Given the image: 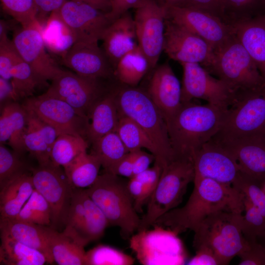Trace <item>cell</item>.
I'll list each match as a JSON object with an SVG mask.
<instances>
[{
    "label": "cell",
    "mask_w": 265,
    "mask_h": 265,
    "mask_svg": "<svg viewBox=\"0 0 265 265\" xmlns=\"http://www.w3.org/2000/svg\"><path fill=\"white\" fill-rule=\"evenodd\" d=\"M218 132L231 137L265 135V83L233 92Z\"/></svg>",
    "instance_id": "cell-8"
},
{
    "label": "cell",
    "mask_w": 265,
    "mask_h": 265,
    "mask_svg": "<svg viewBox=\"0 0 265 265\" xmlns=\"http://www.w3.org/2000/svg\"><path fill=\"white\" fill-rule=\"evenodd\" d=\"M38 21L27 27L18 26L12 41L22 58L43 80H53L62 70L46 51Z\"/></svg>",
    "instance_id": "cell-15"
},
{
    "label": "cell",
    "mask_w": 265,
    "mask_h": 265,
    "mask_svg": "<svg viewBox=\"0 0 265 265\" xmlns=\"http://www.w3.org/2000/svg\"><path fill=\"white\" fill-rule=\"evenodd\" d=\"M180 64L183 70L182 104L200 99L208 104L228 108L232 102L233 92L223 81L213 77L199 63Z\"/></svg>",
    "instance_id": "cell-12"
},
{
    "label": "cell",
    "mask_w": 265,
    "mask_h": 265,
    "mask_svg": "<svg viewBox=\"0 0 265 265\" xmlns=\"http://www.w3.org/2000/svg\"><path fill=\"white\" fill-rule=\"evenodd\" d=\"M165 5L166 18L203 39L213 50L234 36L232 26L216 15L193 7Z\"/></svg>",
    "instance_id": "cell-14"
},
{
    "label": "cell",
    "mask_w": 265,
    "mask_h": 265,
    "mask_svg": "<svg viewBox=\"0 0 265 265\" xmlns=\"http://www.w3.org/2000/svg\"><path fill=\"white\" fill-rule=\"evenodd\" d=\"M194 177L212 179L232 186L240 172L233 155L214 138L205 144L193 158Z\"/></svg>",
    "instance_id": "cell-17"
},
{
    "label": "cell",
    "mask_w": 265,
    "mask_h": 265,
    "mask_svg": "<svg viewBox=\"0 0 265 265\" xmlns=\"http://www.w3.org/2000/svg\"><path fill=\"white\" fill-rule=\"evenodd\" d=\"M235 158L240 171L265 184V135L231 137L218 132L213 137Z\"/></svg>",
    "instance_id": "cell-19"
},
{
    "label": "cell",
    "mask_w": 265,
    "mask_h": 265,
    "mask_svg": "<svg viewBox=\"0 0 265 265\" xmlns=\"http://www.w3.org/2000/svg\"><path fill=\"white\" fill-rule=\"evenodd\" d=\"M264 3H265V0H264ZM263 15L265 17V13L263 14Z\"/></svg>",
    "instance_id": "cell-63"
},
{
    "label": "cell",
    "mask_w": 265,
    "mask_h": 265,
    "mask_svg": "<svg viewBox=\"0 0 265 265\" xmlns=\"http://www.w3.org/2000/svg\"><path fill=\"white\" fill-rule=\"evenodd\" d=\"M163 51L180 63H198L204 66L210 61L213 50L203 39L166 18Z\"/></svg>",
    "instance_id": "cell-16"
},
{
    "label": "cell",
    "mask_w": 265,
    "mask_h": 265,
    "mask_svg": "<svg viewBox=\"0 0 265 265\" xmlns=\"http://www.w3.org/2000/svg\"><path fill=\"white\" fill-rule=\"evenodd\" d=\"M0 234L42 253L48 263L54 262L41 225L16 218L0 217Z\"/></svg>",
    "instance_id": "cell-26"
},
{
    "label": "cell",
    "mask_w": 265,
    "mask_h": 265,
    "mask_svg": "<svg viewBox=\"0 0 265 265\" xmlns=\"http://www.w3.org/2000/svg\"><path fill=\"white\" fill-rule=\"evenodd\" d=\"M243 204L241 217L242 233L246 240L254 241L257 236L265 230V217L250 204L244 201Z\"/></svg>",
    "instance_id": "cell-44"
},
{
    "label": "cell",
    "mask_w": 265,
    "mask_h": 265,
    "mask_svg": "<svg viewBox=\"0 0 265 265\" xmlns=\"http://www.w3.org/2000/svg\"><path fill=\"white\" fill-rule=\"evenodd\" d=\"M11 100L15 102L11 82H9V80L0 77V105L9 103L11 102L10 101Z\"/></svg>",
    "instance_id": "cell-57"
},
{
    "label": "cell",
    "mask_w": 265,
    "mask_h": 265,
    "mask_svg": "<svg viewBox=\"0 0 265 265\" xmlns=\"http://www.w3.org/2000/svg\"><path fill=\"white\" fill-rule=\"evenodd\" d=\"M11 76L15 102L32 97L36 88L47 84L22 57L12 69Z\"/></svg>",
    "instance_id": "cell-35"
},
{
    "label": "cell",
    "mask_w": 265,
    "mask_h": 265,
    "mask_svg": "<svg viewBox=\"0 0 265 265\" xmlns=\"http://www.w3.org/2000/svg\"><path fill=\"white\" fill-rule=\"evenodd\" d=\"M149 70L148 60L138 46L120 59L114 69V75L121 83L134 87Z\"/></svg>",
    "instance_id": "cell-33"
},
{
    "label": "cell",
    "mask_w": 265,
    "mask_h": 265,
    "mask_svg": "<svg viewBox=\"0 0 265 265\" xmlns=\"http://www.w3.org/2000/svg\"><path fill=\"white\" fill-rule=\"evenodd\" d=\"M195 251V256L189 260L188 265H218L215 257L210 251L204 249H199Z\"/></svg>",
    "instance_id": "cell-56"
},
{
    "label": "cell",
    "mask_w": 265,
    "mask_h": 265,
    "mask_svg": "<svg viewBox=\"0 0 265 265\" xmlns=\"http://www.w3.org/2000/svg\"><path fill=\"white\" fill-rule=\"evenodd\" d=\"M166 7L154 0H142L133 16L138 46L154 69L163 51Z\"/></svg>",
    "instance_id": "cell-10"
},
{
    "label": "cell",
    "mask_w": 265,
    "mask_h": 265,
    "mask_svg": "<svg viewBox=\"0 0 265 265\" xmlns=\"http://www.w3.org/2000/svg\"><path fill=\"white\" fill-rule=\"evenodd\" d=\"M81 195L85 210L81 236L90 242L98 239L104 235L109 223L102 211L84 189H81Z\"/></svg>",
    "instance_id": "cell-37"
},
{
    "label": "cell",
    "mask_w": 265,
    "mask_h": 265,
    "mask_svg": "<svg viewBox=\"0 0 265 265\" xmlns=\"http://www.w3.org/2000/svg\"><path fill=\"white\" fill-rule=\"evenodd\" d=\"M26 110L27 127L24 143L26 151L36 159L39 165L46 164L51 161L50 156L53 145L60 133L32 112Z\"/></svg>",
    "instance_id": "cell-25"
},
{
    "label": "cell",
    "mask_w": 265,
    "mask_h": 265,
    "mask_svg": "<svg viewBox=\"0 0 265 265\" xmlns=\"http://www.w3.org/2000/svg\"><path fill=\"white\" fill-rule=\"evenodd\" d=\"M154 160H155V157L152 153L142 150L135 151L133 176L148 169Z\"/></svg>",
    "instance_id": "cell-54"
},
{
    "label": "cell",
    "mask_w": 265,
    "mask_h": 265,
    "mask_svg": "<svg viewBox=\"0 0 265 265\" xmlns=\"http://www.w3.org/2000/svg\"><path fill=\"white\" fill-rule=\"evenodd\" d=\"M18 154L15 152H11L0 144V188L11 180L26 172V165Z\"/></svg>",
    "instance_id": "cell-43"
},
{
    "label": "cell",
    "mask_w": 265,
    "mask_h": 265,
    "mask_svg": "<svg viewBox=\"0 0 265 265\" xmlns=\"http://www.w3.org/2000/svg\"><path fill=\"white\" fill-rule=\"evenodd\" d=\"M193 160L175 157L162 168L159 183L150 197L137 231L147 230L161 216L182 202L188 184L193 182Z\"/></svg>",
    "instance_id": "cell-6"
},
{
    "label": "cell",
    "mask_w": 265,
    "mask_h": 265,
    "mask_svg": "<svg viewBox=\"0 0 265 265\" xmlns=\"http://www.w3.org/2000/svg\"><path fill=\"white\" fill-rule=\"evenodd\" d=\"M41 25L46 49L62 58L76 39L73 32L61 16L59 10L51 13L45 23Z\"/></svg>",
    "instance_id": "cell-30"
},
{
    "label": "cell",
    "mask_w": 265,
    "mask_h": 265,
    "mask_svg": "<svg viewBox=\"0 0 265 265\" xmlns=\"http://www.w3.org/2000/svg\"><path fill=\"white\" fill-rule=\"evenodd\" d=\"M257 2V0H221L220 17L229 24L251 17L249 12Z\"/></svg>",
    "instance_id": "cell-45"
},
{
    "label": "cell",
    "mask_w": 265,
    "mask_h": 265,
    "mask_svg": "<svg viewBox=\"0 0 265 265\" xmlns=\"http://www.w3.org/2000/svg\"><path fill=\"white\" fill-rule=\"evenodd\" d=\"M115 132L129 152L145 148L153 154L155 159L157 151L147 135L140 127L130 118L120 114Z\"/></svg>",
    "instance_id": "cell-36"
},
{
    "label": "cell",
    "mask_w": 265,
    "mask_h": 265,
    "mask_svg": "<svg viewBox=\"0 0 265 265\" xmlns=\"http://www.w3.org/2000/svg\"><path fill=\"white\" fill-rule=\"evenodd\" d=\"M22 105L60 134H69L85 139L87 137L88 118L61 100L45 93L25 99Z\"/></svg>",
    "instance_id": "cell-11"
},
{
    "label": "cell",
    "mask_w": 265,
    "mask_h": 265,
    "mask_svg": "<svg viewBox=\"0 0 265 265\" xmlns=\"http://www.w3.org/2000/svg\"><path fill=\"white\" fill-rule=\"evenodd\" d=\"M226 109L208 103H183L166 124L175 157L193 160L197 152L221 129Z\"/></svg>",
    "instance_id": "cell-2"
},
{
    "label": "cell",
    "mask_w": 265,
    "mask_h": 265,
    "mask_svg": "<svg viewBox=\"0 0 265 265\" xmlns=\"http://www.w3.org/2000/svg\"><path fill=\"white\" fill-rule=\"evenodd\" d=\"M81 189L74 188L65 226L74 230L80 237L85 214L81 195Z\"/></svg>",
    "instance_id": "cell-46"
},
{
    "label": "cell",
    "mask_w": 265,
    "mask_h": 265,
    "mask_svg": "<svg viewBox=\"0 0 265 265\" xmlns=\"http://www.w3.org/2000/svg\"><path fill=\"white\" fill-rule=\"evenodd\" d=\"M27 127V113L16 102L5 105L0 116V144L8 141L14 151L21 154L26 151L24 137Z\"/></svg>",
    "instance_id": "cell-28"
},
{
    "label": "cell",
    "mask_w": 265,
    "mask_h": 265,
    "mask_svg": "<svg viewBox=\"0 0 265 265\" xmlns=\"http://www.w3.org/2000/svg\"><path fill=\"white\" fill-rule=\"evenodd\" d=\"M21 57L12 40L0 41V77L11 80V71Z\"/></svg>",
    "instance_id": "cell-47"
},
{
    "label": "cell",
    "mask_w": 265,
    "mask_h": 265,
    "mask_svg": "<svg viewBox=\"0 0 265 265\" xmlns=\"http://www.w3.org/2000/svg\"><path fill=\"white\" fill-rule=\"evenodd\" d=\"M203 67L223 81L233 92L265 83L254 60L234 34L213 50L210 61Z\"/></svg>",
    "instance_id": "cell-7"
},
{
    "label": "cell",
    "mask_w": 265,
    "mask_h": 265,
    "mask_svg": "<svg viewBox=\"0 0 265 265\" xmlns=\"http://www.w3.org/2000/svg\"><path fill=\"white\" fill-rule=\"evenodd\" d=\"M162 170V166L155 161L152 167L133 176L143 185L148 201L159 183Z\"/></svg>",
    "instance_id": "cell-49"
},
{
    "label": "cell",
    "mask_w": 265,
    "mask_h": 265,
    "mask_svg": "<svg viewBox=\"0 0 265 265\" xmlns=\"http://www.w3.org/2000/svg\"><path fill=\"white\" fill-rule=\"evenodd\" d=\"M19 24L15 20L0 21V41L8 38L7 34L11 30H14L18 26L17 24Z\"/></svg>",
    "instance_id": "cell-58"
},
{
    "label": "cell",
    "mask_w": 265,
    "mask_h": 265,
    "mask_svg": "<svg viewBox=\"0 0 265 265\" xmlns=\"http://www.w3.org/2000/svg\"><path fill=\"white\" fill-rule=\"evenodd\" d=\"M165 3L178 6H189L188 0H164Z\"/></svg>",
    "instance_id": "cell-60"
},
{
    "label": "cell",
    "mask_w": 265,
    "mask_h": 265,
    "mask_svg": "<svg viewBox=\"0 0 265 265\" xmlns=\"http://www.w3.org/2000/svg\"><path fill=\"white\" fill-rule=\"evenodd\" d=\"M119 113L136 123L147 135L157 151L156 161L162 167L175 158L167 125L148 92L126 86L115 91Z\"/></svg>",
    "instance_id": "cell-3"
},
{
    "label": "cell",
    "mask_w": 265,
    "mask_h": 265,
    "mask_svg": "<svg viewBox=\"0 0 265 265\" xmlns=\"http://www.w3.org/2000/svg\"><path fill=\"white\" fill-rule=\"evenodd\" d=\"M221 0H188L189 6L193 7L220 17Z\"/></svg>",
    "instance_id": "cell-55"
},
{
    "label": "cell",
    "mask_w": 265,
    "mask_h": 265,
    "mask_svg": "<svg viewBox=\"0 0 265 265\" xmlns=\"http://www.w3.org/2000/svg\"><path fill=\"white\" fill-rule=\"evenodd\" d=\"M232 187L241 194L243 201L254 206L265 217V192L259 182L240 171Z\"/></svg>",
    "instance_id": "cell-40"
},
{
    "label": "cell",
    "mask_w": 265,
    "mask_h": 265,
    "mask_svg": "<svg viewBox=\"0 0 265 265\" xmlns=\"http://www.w3.org/2000/svg\"><path fill=\"white\" fill-rule=\"evenodd\" d=\"M87 3L106 13L111 9L110 0H77Z\"/></svg>",
    "instance_id": "cell-59"
},
{
    "label": "cell",
    "mask_w": 265,
    "mask_h": 265,
    "mask_svg": "<svg viewBox=\"0 0 265 265\" xmlns=\"http://www.w3.org/2000/svg\"><path fill=\"white\" fill-rule=\"evenodd\" d=\"M61 61L84 77L101 80L114 76V69L98 42H75L61 58Z\"/></svg>",
    "instance_id": "cell-20"
},
{
    "label": "cell",
    "mask_w": 265,
    "mask_h": 265,
    "mask_svg": "<svg viewBox=\"0 0 265 265\" xmlns=\"http://www.w3.org/2000/svg\"><path fill=\"white\" fill-rule=\"evenodd\" d=\"M38 11L37 20L41 25L45 23L46 16L59 10L66 0H34Z\"/></svg>",
    "instance_id": "cell-51"
},
{
    "label": "cell",
    "mask_w": 265,
    "mask_h": 265,
    "mask_svg": "<svg viewBox=\"0 0 265 265\" xmlns=\"http://www.w3.org/2000/svg\"><path fill=\"white\" fill-rule=\"evenodd\" d=\"M16 218L27 222L50 226L52 212L44 197L35 189Z\"/></svg>",
    "instance_id": "cell-39"
},
{
    "label": "cell",
    "mask_w": 265,
    "mask_h": 265,
    "mask_svg": "<svg viewBox=\"0 0 265 265\" xmlns=\"http://www.w3.org/2000/svg\"><path fill=\"white\" fill-rule=\"evenodd\" d=\"M127 186L128 191L133 201L136 211L137 213L142 212L143 205L148 201L143 185L133 177L130 179Z\"/></svg>",
    "instance_id": "cell-50"
},
{
    "label": "cell",
    "mask_w": 265,
    "mask_h": 265,
    "mask_svg": "<svg viewBox=\"0 0 265 265\" xmlns=\"http://www.w3.org/2000/svg\"><path fill=\"white\" fill-rule=\"evenodd\" d=\"M88 148V143L82 137L72 134H60L54 141L51 152V160L63 167Z\"/></svg>",
    "instance_id": "cell-38"
},
{
    "label": "cell",
    "mask_w": 265,
    "mask_h": 265,
    "mask_svg": "<svg viewBox=\"0 0 265 265\" xmlns=\"http://www.w3.org/2000/svg\"><path fill=\"white\" fill-rule=\"evenodd\" d=\"M52 81L45 93L65 102L87 118L95 103L105 95L100 80L70 71L63 70Z\"/></svg>",
    "instance_id": "cell-13"
},
{
    "label": "cell",
    "mask_w": 265,
    "mask_h": 265,
    "mask_svg": "<svg viewBox=\"0 0 265 265\" xmlns=\"http://www.w3.org/2000/svg\"><path fill=\"white\" fill-rule=\"evenodd\" d=\"M246 247L238 254L239 265H265V249L257 240L247 241Z\"/></svg>",
    "instance_id": "cell-48"
},
{
    "label": "cell",
    "mask_w": 265,
    "mask_h": 265,
    "mask_svg": "<svg viewBox=\"0 0 265 265\" xmlns=\"http://www.w3.org/2000/svg\"><path fill=\"white\" fill-rule=\"evenodd\" d=\"M31 174L26 172L0 188V217L15 218L34 190Z\"/></svg>",
    "instance_id": "cell-29"
},
{
    "label": "cell",
    "mask_w": 265,
    "mask_h": 265,
    "mask_svg": "<svg viewBox=\"0 0 265 265\" xmlns=\"http://www.w3.org/2000/svg\"><path fill=\"white\" fill-rule=\"evenodd\" d=\"M193 191L186 204L167 212L153 226L167 228L177 235L187 230L194 231L207 217L220 210L242 213L241 194L231 186L212 179L194 177Z\"/></svg>",
    "instance_id": "cell-1"
},
{
    "label": "cell",
    "mask_w": 265,
    "mask_h": 265,
    "mask_svg": "<svg viewBox=\"0 0 265 265\" xmlns=\"http://www.w3.org/2000/svg\"><path fill=\"white\" fill-rule=\"evenodd\" d=\"M92 144L91 153L99 159L105 172L110 173L129 152L116 132L106 134Z\"/></svg>",
    "instance_id": "cell-34"
},
{
    "label": "cell",
    "mask_w": 265,
    "mask_h": 265,
    "mask_svg": "<svg viewBox=\"0 0 265 265\" xmlns=\"http://www.w3.org/2000/svg\"><path fill=\"white\" fill-rule=\"evenodd\" d=\"M119 176L105 172L95 182L84 189L106 216L109 225L120 229L121 235L128 238L137 231L140 219L127 186Z\"/></svg>",
    "instance_id": "cell-5"
},
{
    "label": "cell",
    "mask_w": 265,
    "mask_h": 265,
    "mask_svg": "<svg viewBox=\"0 0 265 265\" xmlns=\"http://www.w3.org/2000/svg\"><path fill=\"white\" fill-rule=\"evenodd\" d=\"M34 188L47 200L52 212L51 227L58 230L65 226L74 187L64 169L49 163L31 168Z\"/></svg>",
    "instance_id": "cell-9"
},
{
    "label": "cell",
    "mask_w": 265,
    "mask_h": 265,
    "mask_svg": "<svg viewBox=\"0 0 265 265\" xmlns=\"http://www.w3.org/2000/svg\"><path fill=\"white\" fill-rule=\"evenodd\" d=\"M102 166L99 159L94 154L83 152L77 156L64 170L72 185L77 188L91 186L99 176Z\"/></svg>",
    "instance_id": "cell-32"
},
{
    "label": "cell",
    "mask_w": 265,
    "mask_h": 265,
    "mask_svg": "<svg viewBox=\"0 0 265 265\" xmlns=\"http://www.w3.org/2000/svg\"><path fill=\"white\" fill-rule=\"evenodd\" d=\"M76 41L98 42L110 24L107 13L77 0H66L59 9Z\"/></svg>",
    "instance_id": "cell-18"
},
{
    "label": "cell",
    "mask_w": 265,
    "mask_h": 265,
    "mask_svg": "<svg viewBox=\"0 0 265 265\" xmlns=\"http://www.w3.org/2000/svg\"><path fill=\"white\" fill-rule=\"evenodd\" d=\"M101 40L103 50L115 69L123 56L138 46L133 17L127 12L113 20Z\"/></svg>",
    "instance_id": "cell-22"
},
{
    "label": "cell",
    "mask_w": 265,
    "mask_h": 265,
    "mask_svg": "<svg viewBox=\"0 0 265 265\" xmlns=\"http://www.w3.org/2000/svg\"><path fill=\"white\" fill-rule=\"evenodd\" d=\"M263 188L264 191L265 192V184L263 186Z\"/></svg>",
    "instance_id": "cell-62"
},
{
    "label": "cell",
    "mask_w": 265,
    "mask_h": 265,
    "mask_svg": "<svg viewBox=\"0 0 265 265\" xmlns=\"http://www.w3.org/2000/svg\"><path fill=\"white\" fill-rule=\"evenodd\" d=\"M142 0H110L111 9L107 13L109 19L112 21L120 17L132 8L138 6Z\"/></svg>",
    "instance_id": "cell-52"
},
{
    "label": "cell",
    "mask_w": 265,
    "mask_h": 265,
    "mask_svg": "<svg viewBox=\"0 0 265 265\" xmlns=\"http://www.w3.org/2000/svg\"><path fill=\"white\" fill-rule=\"evenodd\" d=\"M134 155L135 151L126 154L117 164L112 174L129 179L133 177Z\"/></svg>",
    "instance_id": "cell-53"
},
{
    "label": "cell",
    "mask_w": 265,
    "mask_h": 265,
    "mask_svg": "<svg viewBox=\"0 0 265 265\" xmlns=\"http://www.w3.org/2000/svg\"><path fill=\"white\" fill-rule=\"evenodd\" d=\"M166 123L182 106V86L168 62L157 67L150 80L148 92Z\"/></svg>",
    "instance_id": "cell-21"
},
{
    "label": "cell",
    "mask_w": 265,
    "mask_h": 265,
    "mask_svg": "<svg viewBox=\"0 0 265 265\" xmlns=\"http://www.w3.org/2000/svg\"><path fill=\"white\" fill-rule=\"evenodd\" d=\"M241 214L220 210L207 217L193 231L195 250H208L215 257L218 265H228L248 243L241 231Z\"/></svg>",
    "instance_id": "cell-4"
},
{
    "label": "cell",
    "mask_w": 265,
    "mask_h": 265,
    "mask_svg": "<svg viewBox=\"0 0 265 265\" xmlns=\"http://www.w3.org/2000/svg\"><path fill=\"white\" fill-rule=\"evenodd\" d=\"M41 227L54 262L60 265H85L84 247L88 241L67 227L59 232L51 226Z\"/></svg>",
    "instance_id": "cell-23"
},
{
    "label": "cell",
    "mask_w": 265,
    "mask_h": 265,
    "mask_svg": "<svg viewBox=\"0 0 265 265\" xmlns=\"http://www.w3.org/2000/svg\"><path fill=\"white\" fill-rule=\"evenodd\" d=\"M134 260L131 256L109 246L99 245L86 252L85 265L133 264Z\"/></svg>",
    "instance_id": "cell-41"
},
{
    "label": "cell",
    "mask_w": 265,
    "mask_h": 265,
    "mask_svg": "<svg viewBox=\"0 0 265 265\" xmlns=\"http://www.w3.org/2000/svg\"><path fill=\"white\" fill-rule=\"evenodd\" d=\"M115 96V91L105 94L90 111L87 138L92 144L106 134L115 132L120 113Z\"/></svg>",
    "instance_id": "cell-27"
},
{
    "label": "cell",
    "mask_w": 265,
    "mask_h": 265,
    "mask_svg": "<svg viewBox=\"0 0 265 265\" xmlns=\"http://www.w3.org/2000/svg\"><path fill=\"white\" fill-rule=\"evenodd\" d=\"M256 240L265 249V230L257 236Z\"/></svg>",
    "instance_id": "cell-61"
},
{
    "label": "cell",
    "mask_w": 265,
    "mask_h": 265,
    "mask_svg": "<svg viewBox=\"0 0 265 265\" xmlns=\"http://www.w3.org/2000/svg\"><path fill=\"white\" fill-rule=\"evenodd\" d=\"M234 34L248 52L265 82V17L260 15L231 24Z\"/></svg>",
    "instance_id": "cell-24"
},
{
    "label": "cell",
    "mask_w": 265,
    "mask_h": 265,
    "mask_svg": "<svg viewBox=\"0 0 265 265\" xmlns=\"http://www.w3.org/2000/svg\"><path fill=\"white\" fill-rule=\"evenodd\" d=\"M0 263L6 265H42L47 263L39 251L0 234Z\"/></svg>",
    "instance_id": "cell-31"
},
{
    "label": "cell",
    "mask_w": 265,
    "mask_h": 265,
    "mask_svg": "<svg viewBox=\"0 0 265 265\" xmlns=\"http://www.w3.org/2000/svg\"><path fill=\"white\" fill-rule=\"evenodd\" d=\"M3 10L23 27L38 21V11L34 0H0Z\"/></svg>",
    "instance_id": "cell-42"
}]
</instances>
